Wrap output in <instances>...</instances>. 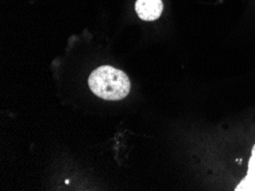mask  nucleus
<instances>
[{
  "mask_svg": "<svg viewBox=\"0 0 255 191\" xmlns=\"http://www.w3.org/2000/svg\"><path fill=\"white\" fill-rule=\"evenodd\" d=\"M88 85L96 96L107 101L123 100L130 92L128 76L110 65L95 69L88 78Z\"/></svg>",
  "mask_w": 255,
  "mask_h": 191,
  "instance_id": "obj_1",
  "label": "nucleus"
},
{
  "mask_svg": "<svg viewBox=\"0 0 255 191\" xmlns=\"http://www.w3.org/2000/svg\"><path fill=\"white\" fill-rule=\"evenodd\" d=\"M164 5L161 0H136L135 10L143 21H154L163 13Z\"/></svg>",
  "mask_w": 255,
  "mask_h": 191,
  "instance_id": "obj_2",
  "label": "nucleus"
},
{
  "mask_svg": "<svg viewBox=\"0 0 255 191\" xmlns=\"http://www.w3.org/2000/svg\"><path fill=\"white\" fill-rule=\"evenodd\" d=\"M236 191H255V144L249 161V171L246 177L236 187Z\"/></svg>",
  "mask_w": 255,
  "mask_h": 191,
  "instance_id": "obj_3",
  "label": "nucleus"
}]
</instances>
